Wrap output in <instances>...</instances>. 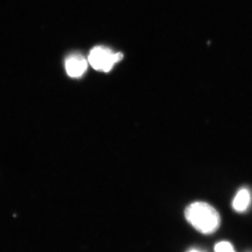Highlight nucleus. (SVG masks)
Masks as SVG:
<instances>
[{
  "label": "nucleus",
  "mask_w": 252,
  "mask_h": 252,
  "mask_svg": "<svg viewBox=\"0 0 252 252\" xmlns=\"http://www.w3.org/2000/svg\"><path fill=\"white\" fill-rule=\"evenodd\" d=\"M185 217L195 230L205 235L215 233L220 224L219 212L204 202H195L189 205L185 210Z\"/></svg>",
  "instance_id": "obj_1"
},
{
  "label": "nucleus",
  "mask_w": 252,
  "mask_h": 252,
  "mask_svg": "<svg viewBox=\"0 0 252 252\" xmlns=\"http://www.w3.org/2000/svg\"><path fill=\"white\" fill-rule=\"evenodd\" d=\"M124 55L122 53H114L108 47L97 46L91 49L89 63L96 70L109 72L114 64L122 61Z\"/></svg>",
  "instance_id": "obj_2"
},
{
  "label": "nucleus",
  "mask_w": 252,
  "mask_h": 252,
  "mask_svg": "<svg viewBox=\"0 0 252 252\" xmlns=\"http://www.w3.org/2000/svg\"><path fill=\"white\" fill-rule=\"evenodd\" d=\"M88 61L80 54H72L65 61V69L68 75L72 78L80 77L85 73Z\"/></svg>",
  "instance_id": "obj_3"
},
{
  "label": "nucleus",
  "mask_w": 252,
  "mask_h": 252,
  "mask_svg": "<svg viewBox=\"0 0 252 252\" xmlns=\"http://www.w3.org/2000/svg\"><path fill=\"white\" fill-rule=\"evenodd\" d=\"M251 203V194L248 189H242L237 193L233 201V207L238 212H245Z\"/></svg>",
  "instance_id": "obj_4"
},
{
  "label": "nucleus",
  "mask_w": 252,
  "mask_h": 252,
  "mask_svg": "<svg viewBox=\"0 0 252 252\" xmlns=\"http://www.w3.org/2000/svg\"><path fill=\"white\" fill-rule=\"evenodd\" d=\"M215 252H236L233 245L226 241L218 243L215 247Z\"/></svg>",
  "instance_id": "obj_5"
},
{
  "label": "nucleus",
  "mask_w": 252,
  "mask_h": 252,
  "mask_svg": "<svg viewBox=\"0 0 252 252\" xmlns=\"http://www.w3.org/2000/svg\"><path fill=\"white\" fill-rule=\"evenodd\" d=\"M188 252H202L199 251V250H190V251H189Z\"/></svg>",
  "instance_id": "obj_6"
}]
</instances>
